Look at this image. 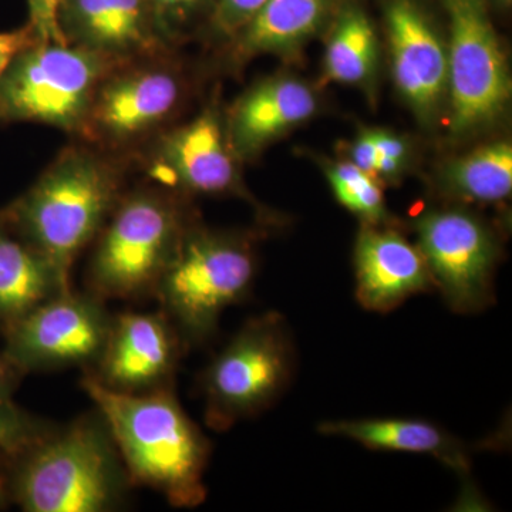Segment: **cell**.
<instances>
[{
  "label": "cell",
  "instance_id": "d6a6232c",
  "mask_svg": "<svg viewBox=\"0 0 512 512\" xmlns=\"http://www.w3.org/2000/svg\"><path fill=\"white\" fill-rule=\"evenodd\" d=\"M501 2L505 3V5H507V3H510L511 0H501Z\"/></svg>",
  "mask_w": 512,
  "mask_h": 512
},
{
  "label": "cell",
  "instance_id": "52a82bcc",
  "mask_svg": "<svg viewBox=\"0 0 512 512\" xmlns=\"http://www.w3.org/2000/svg\"><path fill=\"white\" fill-rule=\"evenodd\" d=\"M187 99V79L171 52L128 60L99 84L79 136L123 157L170 128Z\"/></svg>",
  "mask_w": 512,
  "mask_h": 512
},
{
  "label": "cell",
  "instance_id": "e0dca14e",
  "mask_svg": "<svg viewBox=\"0 0 512 512\" xmlns=\"http://www.w3.org/2000/svg\"><path fill=\"white\" fill-rule=\"evenodd\" d=\"M316 97L305 83L275 77L242 94L229 110L227 131L239 160H249L279 136L311 119Z\"/></svg>",
  "mask_w": 512,
  "mask_h": 512
},
{
  "label": "cell",
  "instance_id": "9c48e42d",
  "mask_svg": "<svg viewBox=\"0 0 512 512\" xmlns=\"http://www.w3.org/2000/svg\"><path fill=\"white\" fill-rule=\"evenodd\" d=\"M450 23L448 86L453 133L490 123L511 93L507 62L488 12V0H441Z\"/></svg>",
  "mask_w": 512,
  "mask_h": 512
},
{
  "label": "cell",
  "instance_id": "ffe728a7",
  "mask_svg": "<svg viewBox=\"0 0 512 512\" xmlns=\"http://www.w3.org/2000/svg\"><path fill=\"white\" fill-rule=\"evenodd\" d=\"M70 291L56 269L0 212V325H10L40 303Z\"/></svg>",
  "mask_w": 512,
  "mask_h": 512
},
{
  "label": "cell",
  "instance_id": "44dd1931",
  "mask_svg": "<svg viewBox=\"0 0 512 512\" xmlns=\"http://www.w3.org/2000/svg\"><path fill=\"white\" fill-rule=\"evenodd\" d=\"M376 62V32L365 10L352 3L340 6L326 47V76L336 83H365Z\"/></svg>",
  "mask_w": 512,
  "mask_h": 512
},
{
  "label": "cell",
  "instance_id": "5b68a950",
  "mask_svg": "<svg viewBox=\"0 0 512 512\" xmlns=\"http://www.w3.org/2000/svg\"><path fill=\"white\" fill-rule=\"evenodd\" d=\"M190 222L164 188L124 192L96 237L89 284L97 298L154 292Z\"/></svg>",
  "mask_w": 512,
  "mask_h": 512
},
{
  "label": "cell",
  "instance_id": "4fadbf2b",
  "mask_svg": "<svg viewBox=\"0 0 512 512\" xmlns=\"http://www.w3.org/2000/svg\"><path fill=\"white\" fill-rule=\"evenodd\" d=\"M180 339L164 312L124 313L111 320L93 377L121 393L163 389L177 366Z\"/></svg>",
  "mask_w": 512,
  "mask_h": 512
},
{
  "label": "cell",
  "instance_id": "7c38bea8",
  "mask_svg": "<svg viewBox=\"0 0 512 512\" xmlns=\"http://www.w3.org/2000/svg\"><path fill=\"white\" fill-rule=\"evenodd\" d=\"M144 151L148 177L164 190L244 195L239 180V158L217 107H208L181 126L167 128Z\"/></svg>",
  "mask_w": 512,
  "mask_h": 512
},
{
  "label": "cell",
  "instance_id": "4316f807",
  "mask_svg": "<svg viewBox=\"0 0 512 512\" xmlns=\"http://www.w3.org/2000/svg\"><path fill=\"white\" fill-rule=\"evenodd\" d=\"M62 0H28L29 25L40 42L66 43L57 22Z\"/></svg>",
  "mask_w": 512,
  "mask_h": 512
},
{
  "label": "cell",
  "instance_id": "6da1fadb",
  "mask_svg": "<svg viewBox=\"0 0 512 512\" xmlns=\"http://www.w3.org/2000/svg\"><path fill=\"white\" fill-rule=\"evenodd\" d=\"M123 157L89 144L63 148L3 217L45 255L63 284L124 194Z\"/></svg>",
  "mask_w": 512,
  "mask_h": 512
},
{
  "label": "cell",
  "instance_id": "1f68e13d",
  "mask_svg": "<svg viewBox=\"0 0 512 512\" xmlns=\"http://www.w3.org/2000/svg\"><path fill=\"white\" fill-rule=\"evenodd\" d=\"M3 498V483L2 480H0V501H2Z\"/></svg>",
  "mask_w": 512,
  "mask_h": 512
},
{
  "label": "cell",
  "instance_id": "83f0119b",
  "mask_svg": "<svg viewBox=\"0 0 512 512\" xmlns=\"http://www.w3.org/2000/svg\"><path fill=\"white\" fill-rule=\"evenodd\" d=\"M379 163L376 177L393 178L400 174L407 157V146L403 138L394 136L389 131H372Z\"/></svg>",
  "mask_w": 512,
  "mask_h": 512
},
{
  "label": "cell",
  "instance_id": "7a4b0ae2",
  "mask_svg": "<svg viewBox=\"0 0 512 512\" xmlns=\"http://www.w3.org/2000/svg\"><path fill=\"white\" fill-rule=\"evenodd\" d=\"M82 387L96 403L133 480L154 488L174 507L204 503L210 443L167 387L121 393L93 376L83 377Z\"/></svg>",
  "mask_w": 512,
  "mask_h": 512
},
{
  "label": "cell",
  "instance_id": "8992f818",
  "mask_svg": "<svg viewBox=\"0 0 512 512\" xmlns=\"http://www.w3.org/2000/svg\"><path fill=\"white\" fill-rule=\"evenodd\" d=\"M121 63L67 43H33L0 74V126L45 124L79 136L101 80Z\"/></svg>",
  "mask_w": 512,
  "mask_h": 512
},
{
  "label": "cell",
  "instance_id": "cb8c5ba5",
  "mask_svg": "<svg viewBox=\"0 0 512 512\" xmlns=\"http://www.w3.org/2000/svg\"><path fill=\"white\" fill-rule=\"evenodd\" d=\"M49 433L35 417L9 400H0V450L19 454Z\"/></svg>",
  "mask_w": 512,
  "mask_h": 512
},
{
  "label": "cell",
  "instance_id": "3957f363",
  "mask_svg": "<svg viewBox=\"0 0 512 512\" xmlns=\"http://www.w3.org/2000/svg\"><path fill=\"white\" fill-rule=\"evenodd\" d=\"M13 493L28 512H104L124 493L120 454L103 417L47 433L23 450Z\"/></svg>",
  "mask_w": 512,
  "mask_h": 512
},
{
  "label": "cell",
  "instance_id": "4dcf8cb0",
  "mask_svg": "<svg viewBox=\"0 0 512 512\" xmlns=\"http://www.w3.org/2000/svg\"><path fill=\"white\" fill-rule=\"evenodd\" d=\"M18 370L15 369L5 356L0 355V400H9L10 393L15 387Z\"/></svg>",
  "mask_w": 512,
  "mask_h": 512
},
{
  "label": "cell",
  "instance_id": "d4e9b609",
  "mask_svg": "<svg viewBox=\"0 0 512 512\" xmlns=\"http://www.w3.org/2000/svg\"><path fill=\"white\" fill-rule=\"evenodd\" d=\"M156 22L158 33L168 46L173 47L188 22L212 0H147Z\"/></svg>",
  "mask_w": 512,
  "mask_h": 512
},
{
  "label": "cell",
  "instance_id": "277c9868",
  "mask_svg": "<svg viewBox=\"0 0 512 512\" xmlns=\"http://www.w3.org/2000/svg\"><path fill=\"white\" fill-rule=\"evenodd\" d=\"M255 271L248 238L190 224L154 293L181 338L201 343L214 335L222 313L248 295Z\"/></svg>",
  "mask_w": 512,
  "mask_h": 512
},
{
  "label": "cell",
  "instance_id": "f546056e",
  "mask_svg": "<svg viewBox=\"0 0 512 512\" xmlns=\"http://www.w3.org/2000/svg\"><path fill=\"white\" fill-rule=\"evenodd\" d=\"M350 153H352V163L355 164L356 167L376 177L379 153H377L376 144L375 141H373L372 131H366V133L360 134L355 144H353Z\"/></svg>",
  "mask_w": 512,
  "mask_h": 512
},
{
  "label": "cell",
  "instance_id": "ba28073f",
  "mask_svg": "<svg viewBox=\"0 0 512 512\" xmlns=\"http://www.w3.org/2000/svg\"><path fill=\"white\" fill-rule=\"evenodd\" d=\"M293 346L279 313L248 320L202 376L205 420L225 431L265 410L291 382Z\"/></svg>",
  "mask_w": 512,
  "mask_h": 512
},
{
  "label": "cell",
  "instance_id": "5bb4252c",
  "mask_svg": "<svg viewBox=\"0 0 512 512\" xmlns=\"http://www.w3.org/2000/svg\"><path fill=\"white\" fill-rule=\"evenodd\" d=\"M384 15L394 80L413 110L429 120L448 84L443 42L417 0H389Z\"/></svg>",
  "mask_w": 512,
  "mask_h": 512
},
{
  "label": "cell",
  "instance_id": "2e32d148",
  "mask_svg": "<svg viewBox=\"0 0 512 512\" xmlns=\"http://www.w3.org/2000/svg\"><path fill=\"white\" fill-rule=\"evenodd\" d=\"M356 296L367 311H393L434 285L420 249L390 229L367 225L355 248Z\"/></svg>",
  "mask_w": 512,
  "mask_h": 512
},
{
  "label": "cell",
  "instance_id": "30bf717a",
  "mask_svg": "<svg viewBox=\"0 0 512 512\" xmlns=\"http://www.w3.org/2000/svg\"><path fill=\"white\" fill-rule=\"evenodd\" d=\"M111 319L94 296L62 292L6 328L3 356L19 373L96 363Z\"/></svg>",
  "mask_w": 512,
  "mask_h": 512
},
{
  "label": "cell",
  "instance_id": "7402d4cb",
  "mask_svg": "<svg viewBox=\"0 0 512 512\" xmlns=\"http://www.w3.org/2000/svg\"><path fill=\"white\" fill-rule=\"evenodd\" d=\"M446 185L464 200H507L512 191V147L508 143H494L460 158L448 167Z\"/></svg>",
  "mask_w": 512,
  "mask_h": 512
},
{
  "label": "cell",
  "instance_id": "ac0fdd59",
  "mask_svg": "<svg viewBox=\"0 0 512 512\" xmlns=\"http://www.w3.org/2000/svg\"><path fill=\"white\" fill-rule=\"evenodd\" d=\"M339 8V0H268L229 40L232 60L288 55L316 35Z\"/></svg>",
  "mask_w": 512,
  "mask_h": 512
},
{
  "label": "cell",
  "instance_id": "9a60e30c",
  "mask_svg": "<svg viewBox=\"0 0 512 512\" xmlns=\"http://www.w3.org/2000/svg\"><path fill=\"white\" fill-rule=\"evenodd\" d=\"M67 45L128 62L171 52L147 0H62L57 15Z\"/></svg>",
  "mask_w": 512,
  "mask_h": 512
},
{
  "label": "cell",
  "instance_id": "f1b7e54d",
  "mask_svg": "<svg viewBox=\"0 0 512 512\" xmlns=\"http://www.w3.org/2000/svg\"><path fill=\"white\" fill-rule=\"evenodd\" d=\"M36 42L40 40L29 23L19 29L0 32V74L5 72L6 67L22 50Z\"/></svg>",
  "mask_w": 512,
  "mask_h": 512
},
{
  "label": "cell",
  "instance_id": "d6986e66",
  "mask_svg": "<svg viewBox=\"0 0 512 512\" xmlns=\"http://www.w3.org/2000/svg\"><path fill=\"white\" fill-rule=\"evenodd\" d=\"M323 436L356 441L370 450L426 454L457 473H467L470 460L460 440L430 421L417 419L329 420L318 426Z\"/></svg>",
  "mask_w": 512,
  "mask_h": 512
},
{
  "label": "cell",
  "instance_id": "8fae6325",
  "mask_svg": "<svg viewBox=\"0 0 512 512\" xmlns=\"http://www.w3.org/2000/svg\"><path fill=\"white\" fill-rule=\"evenodd\" d=\"M414 228L434 285L453 311L473 313L493 301L498 248L483 221L448 208L424 212Z\"/></svg>",
  "mask_w": 512,
  "mask_h": 512
},
{
  "label": "cell",
  "instance_id": "484cf974",
  "mask_svg": "<svg viewBox=\"0 0 512 512\" xmlns=\"http://www.w3.org/2000/svg\"><path fill=\"white\" fill-rule=\"evenodd\" d=\"M266 2L268 0H212V30L218 36L231 40Z\"/></svg>",
  "mask_w": 512,
  "mask_h": 512
},
{
  "label": "cell",
  "instance_id": "603a6c76",
  "mask_svg": "<svg viewBox=\"0 0 512 512\" xmlns=\"http://www.w3.org/2000/svg\"><path fill=\"white\" fill-rule=\"evenodd\" d=\"M326 174L336 200L343 207L369 225H377L386 220V202L375 175L360 170L352 161L330 165Z\"/></svg>",
  "mask_w": 512,
  "mask_h": 512
}]
</instances>
